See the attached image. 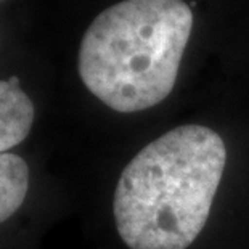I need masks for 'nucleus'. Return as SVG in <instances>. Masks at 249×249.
<instances>
[{
  "label": "nucleus",
  "instance_id": "obj_1",
  "mask_svg": "<svg viewBox=\"0 0 249 249\" xmlns=\"http://www.w3.org/2000/svg\"><path fill=\"white\" fill-rule=\"evenodd\" d=\"M227 162L225 143L204 125H180L134 156L113 211L130 249H187L203 231Z\"/></svg>",
  "mask_w": 249,
  "mask_h": 249
},
{
  "label": "nucleus",
  "instance_id": "obj_2",
  "mask_svg": "<svg viewBox=\"0 0 249 249\" xmlns=\"http://www.w3.org/2000/svg\"><path fill=\"white\" fill-rule=\"evenodd\" d=\"M193 28L183 0H123L89 26L79 49L84 86L108 108L137 113L172 92Z\"/></svg>",
  "mask_w": 249,
  "mask_h": 249
},
{
  "label": "nucleus",
  "instance_id": "obj_3",
  "mask_svg": "<svg viewBox=\"0 0 249 249\" xmlns=\"http://www.w3.org/2000/svg\"><path fill=\"white\" fill-rule=\"evenodd\" d=\"M34 123V105L18 77L0 81V155L19 145Z\"/></svg>",
  "mask_w": 249,
  "mask_h": 249
},
{
  "label": "nucleus",
  "instance_id": "obj_4",
  "mask_svg": "<svg viewBox=\"0 0 249 249\" xmlns=\"http://www.w3.org/2000/svg\"><path fill=\"white\" fill-rule=\"evenodd\" d=\"M29 190V167L12 153L0 155V224L8 220L24 203Z\"/></svg>",
  "mask_w": 249,
  "mask_h": 249
}]
</instances>
